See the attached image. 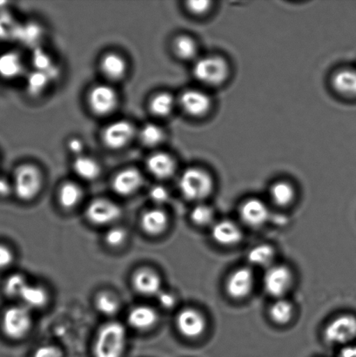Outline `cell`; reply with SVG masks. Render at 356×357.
I'll return each mask as SVG.
<instances>
[{
	"mask_svg": "<svg viewBox=\"0 0 356 357\" xmlns=\"http://www.w3.org/2000/svg\"><path fill=\"white\" fill-rule=\"evenodd\" d=\"M127 344L123 325L111 321L101 327L94 344V357H122Z\"/></svg>",
	"mask_w": 356,
	"mask_h": 357,
	"instance_id": "cell-1",
	"label": "cell"
},
{
	"mask_svg": "<svg viewBox=\"0 0 356 357\" xmlns=\"http://www.w3.org/2000/svg\"><path fill=\"white\" fill-rule=\"evenodd\" d=\"M215 183L211 174L200 167L185 170L179 181V188L185 198L201 202L210 196Z\"/></svg>",
	"mask_w": 356,
	"mask_h": 357,
	"instance_id": "cell-2",
	"label": "cell"
},
{
	"mask_svg": "<svg viewBox=\"0 0 356 357\" xmlns=\"http://www.w3.org/2000/svg\"><path fill=\"white\" fill-rule=\"evenodd\" d=\"M193 72L195 79L203 85L215 87L229 79L230 68L222 56L208 55L195 62Z\"/></svg>",
	"mask_w": 356,
	"mask_h": 357,
	"instance_id": "cell-3",
	"label": "cell"
},
{
	"mask_svg": "<svg viewBox=\"0 0 356 357\" xmlns=\"http://www.w3.org/2000/svg\"><path fill=\"white\" fill-rule=\"evenodd\" d=\"M43 176L38 167L31 164L17 167L13 182V192L21 201L34 199L40 192Z\"/></svg>",
	"mask_w": 356,
	"mask_h": 357,
	"instance_id": "cell-4",
	"label": "cell"
},
{
	"mask_svg": "<svg viewBox=\"0 0 356 357\" xmlns=\"http://www.w3.org/2000/svg\"><path fill=\"white\" fill-rule=\"evenodd\" d=\"M33 325L30 310L22 306H12L3 311L0 326L3 335L10 340H20L29 333Z\"/></svg>",
	"mask_w": 356,
	"mask_h": 357,
	"instance_id": "cell-5",
	"label": "cell"
},
{
	"mask_svg": "<svg viewBox=\"0 0 356 357\" xmlns=\"http://www.w3.org/2000/svg\"><path fill=\"white\" fill-rule=\"evenodd\" d=\"M324 338L327 344L348 346L356 339V317L344 314L334 318L324 330Z\"/></svg>",
	"mask_w": 356,
	"mask_h": 357,
	"instance_id": "cell-6",
	"label": "cell"
},
{
	"mask_svg": "<svg viewBox=\"0 0 356 357\" xmlns=\"http://www.w3.org/2000/svg\"><path fill=\"white\" fill-rule=\"evenodd\" d=\"M294 278L291 268L284 265H272L263 278L265 291L275 299L284 298L292 288Z\"/></svg>",
	"mask_w": 356,
	"mask_h": 357,
	"instance_id": "cell-7",
	"label": "cell"
},
{
	"mask_svg": "<svg viewBox=\"0 0 356 357\" xmlns=\"http://www.w3.org/2000/svg\"><path fill=\"white\" fill-rule=\"evenodd\" d=\"M118 97L113 87L108 85H97L91 89L88 105L93 114L99 116L113 113L116 109Z\"/></svg>",
	"mask_w": 356,
	"mask_h": 357,
	"instance_id": "cell-8",
	"label": "cell"
},
{
	"mask_svg": "<svg viewBox=\"0 0 356 357\" xmlns=\"http://www.w3.org/2000/svg\"><path fill=\"white\" fill-rule=\"evenodd\" d=\"M204 314L194 309H185L178 314L176 326L180 333L188 339L201 337L207 330Z\"/></svg>",
	"mask_w": 356,
	"mask_h": 357,
	"instance_id": "cell-9",
	"label": "cell"
},
{
	"mask_svg": "<svg viewBox=\"0 0 356 357\" xmlns=\"http://www.w3.org/2000/svg\"><path fill=\"white\" fill-rule=\"evenodd\" d=\"M135 129L127 121H117L110 123L102 132V141L107 148L118 150L124 149L134 139Z\"/></svg>",
	"mask_w": 356,
	"mask_h": 357,
	"instance_id": "cell-10",
	"label": "cell"
},
{
	"mask_svg": "<svg viewBox=\"0 0 356 357\" xmlns=\"http://www.w3.org/2000/svg\"><path fill=\"white\" fill-rule=\"evenodd\" d=\"M180 105L185 113L194 118H202L209 114L212 107L211 97L203 91L188 89L180 96Z\"/></svg>",
	"mask_w": 356,
	"mask_h": 357,
	"instance_id": "cell-11",
	"label": "cell"
},
{
	"mask_svg": "<svg viewBox=\"0 0 356 357\" xmlns=\"http://www.w3.org/2000/svg\"><path fill=\"white\" fill-rule=\"evenodd\" d=\"M254 286V273L247 267L235 269L229 276L226 282V293L232 299L235 300L247 298L253 291Z\"/></svg>",
	"mask_w": 356,
	"mask_h": 357,
	"instance_id": "cell-12",
	"label": "cell"
},
{
	"mask_svg": "<svg viewBox=\"0 0 356 357\" xmlns=\"http://www.w3.org/2000/svg\"><path fill=\"white\" fill-rule=\"evenodd\" d=\"M86 217L95 225H107L120 218L121 209L116 203L107 199H97L86 208Z\"/></svg>",
	"mask_w": 356,
	"mask_h": 357,
	"instance_id": "cell-13",
	"label": "cell"
},
{
	"mask_svg": "<svg viewBox=\"0 0 356 357\" xmlns=\"http://www.w3.org/2000/svg\"><path fill=\"white\" fill-rule=\"evenodd\" d=\"M239 213L242 222L254 229L263 226L270 218V211L266 203L256 198H251L244 202L240 206Z\"/></svg>",
	"mask_w": 356,
	"mask_h": 357,
	"instance_id": "cell-14",
	"label": "cell"
},
{
	"mask_svg": "<svg viewBox=\"0 0 356 357\" xmlns=\"http://www.w3.org/2000/svg\"><path fill=\"white\" fill-rule=\"evenodd\" d=\"M142 184V174L134 167L120 171L111 181L113 190L121 196L134 195L141 188Z\"/></svg>",
	"mask_w": 356,
	"mask_h": 357,
	"instance_id": "cell-15",
	"label": "cell"
},
{
	"mask_svg": "<svg viewBox=\"0 0 356 357\" xmlns=\"http://www.w3.org/2000/svg\"><path fill=\"white\" fill-rule=\"evenodd\" d=\"M212 240L224 247L235 246L242 240L243 234L235 222L229 220H219L212 227Z\"/></svg>",
	"mask_w": 356,
	"mask_h": 357,
	"instance_id": "cell-16",
	"label": "cell"
},
{
	"mask_svg": "<svg viewBox=\"0 0 356 357\" xmlns=\"http://www.w3.org/2000/svg\"><path fill=\"white\" fill-rule=\"evenodd\" d=\"M132 285L136 291L141 295L157 296L162 291V279L155 271L150 268H141L132 276Z\"/></svg>",
	"mask_w": 356,
	"mask_h": 357,
	"instance_id": "cell-17",
	"label": "cell"
},
{
	"mask_svg": "<svg viewBox=\"0 0 356 357\" xmlns=\"http://www.w3.org/2000/svg\"><path fill=\"white\" fill-rule=\"evenodd\" d=\"M146 167L152 176L160 180H166L176 173V162L169 153L158 152L149 157Z\"/></svg>",
	"mask_w": 356,
	"mask_h": 357,
	"instance_id": "cell-18",
	"label": "cell"
},
{
	"mask_svg": "<svg viewBox=\"0 0 356 357\" xmlns=\"http://www.w3.org/2000/svg\"><path fill=\"white\" fill-rule=\"evenodd\" d=\"M331 85L339 96L347 99H356V70L343 68L334 73Z\"/></svg>",
	"mask_w": 356,
	"mask_h": 357,
	"instance_id": "cell-19",
	"label": "cell"
},
{
	"mask_svg": "<svg viewBox=\"0 0 356 357\" xmlns=\"http://www.w3.org/2000/svg\"><path fill=\"white\" fill-rule=\"evenodd\" d=\"M127 321L134 330L148 331L158 321V314L149 306H137L128 314Z\"/></svg>",
	"mask_w": 356,
	"mask_h": 357,
	"instance_id": "cell-20",
	"label": "cell"
},
{
	"mask_svg": "<svg viewBox=\"0 0 356 357\" xmlns=\"http://www.w3.org/2000/svg\"><path fill=\"white\" fill-rule=\"evenodd\" d=\"M141 227L146 234L159 236L165 232L169 226V216L160 208L148 210L141 216Z\"/></svg>",
	"mask_w": 356,
	"mask_h": 357,
	"instance_id": "cell-21",
	"label": "cell"
},
{
	"mask_svg": "<svg viewBox=\"0 0 356 357\" xmlns=\"http://www.w3.org/2000/svg\"><path fill=\"white\" fill-rule=\"evenodd\" d=\"M100 69L106 78L111 82H118L125 76L127 65L121 55L111 52L101 59Z\"/></svg>",
	"mask_w": 356,
	"mask_h": 357,
	"instance_id": "cell-22",
	"label": "cell"
},
{
	"mask_svg": "<svg viewBox=\"0 0 356 357\" xmlns=\"http://www.w3.org/2000/svg\"><path fill=\"white\" fill-rule=\"evenodd\" d=\"M270 195L274 204L285 208L294 202L296 197V191L291 182L279 181L271 185Z\"/></svg>",
	"mask_w": 356,
	"mask_h": 357,
	"instance_id": "cell-23",
	"label": "cell"
},
{
	"mask_svg": "<svg viewBox=\"0 0 356 357\" xmlns=\"http://www.w3.org/2000/svg\"><path fill=\"white\" fill-rule=\"evenodd\" d=\"M22 59L16 52H7L0 55V77L6 79H13L23 73Z\"/></svg>",
	"mask_w": 356,
	"mask_h": 357,
	"instance_id": "cell-24",
	"label": "cell"
},
{
	"mask_svg": "<svg viewBox=\"0 0 356 357\" xmlns=\"http://www.w3.org/2000/svg\"><path fill=\"white\" fill-rule=\"evenodd\" d=\"M23 306L31 309H41L47 305L48 294L41 286L28 284L20 297Z\"/></svg>",
	"mask_w": 356,
	"mask_h": 357,
	"instance_id": "cell-25",
	"label": "cell"
},
{
	"mask_svg": "<svg viewBox=\"0 0 356 357\" xmlns=\"http://www.w3.org/2000/svg\"><path fill=\"white\" fill-rule=\"evenodd\" d=\"M72 169L77 176L85 181H94L100 176L101 167L99 162L91 157L82 155L76 157Z\"/></svg>",
	"mask_w": 356,
	"mask_h": 357,
	"instance_id": "cell-26",
	"label": "cell"
},
{
	"mask_svg": "<svg viewBox=\"0 0 356 357\" xmlns=\"http://www.w3.org/2000/svg\"><path fill=\"white\" fill-rule=\"evenodd\" d=\"M275 251L271 245L260 244L250 250L247 254L249 264L256 267L268 268L274 265Z\"/></svg>",
	"mask_w": 356,
	"mask_h": 357,
	"instance_id": "cell-27",
	"label": "cell"
},
{
	"mask_svg": "<svg viewBox=\"0 0 356 357\" xmlns=\"http://www.w3.org/2000/svg\"><path fill=\"white\" fill-rule=\"evenodd\" d=\"M83 192L82 188L75 182H65L59 190V202L63 208L71 209L82 201Z\"/></svg>",
	"mask_w": 356,
	"mask_h": 357,
	"instance_id": "cell-28",
	"label": "cell"
},
{
	"mask_svg": "<svg viewBox=\"0 0 356 357\" xmlns=\"http://www.w3.org/2000/svg\"><path fill=\"white\" fill-rule=\"evenodd\" d=\"M173 52L183 61H191L196 58L199 52L197 42L188 35H180L173 41Z\"/></svg>",
	"mask_w": 356,
	"mask_h": 357,
	"instance_id": "cell-29",
	"label": "cell"
},
{
	"mask_svg": "<svg viewBox=\"0 0 356 357\" xmlns=\"http://www.w3.org/2000/svg\"><path fill=\"white\" fill-rule=\"evenodd\" d=\"M270 317L274 324L286 325L291 323L294 317V306L289 301L279 298L274 301L270 309Z\"/></svg>",
	"mask_w": 356,
	"mask_h": 357,
	"instance_id": "cell-30",
	"label": "cell"
},
{
	"mask_svg": "<svg viewBox=\"0 0 356 357\" xmlns=\"http://www.w3.org/2000/svg\"><path fill=\"white\" fill-rule=\"evenodd\" d=\"M176 102L172 96L169 93H159L150 100V111L155 116L160 118L169 116L173 113Z\"/></svg>",
	"mask_w": 356,
	"mask_h": 357,
	"instance_id": "cell-31",
	"label": "cell"
},
{
	"mask_svg": "<svg viewBox=\"0 0 356 357\" xmlns=\"http://www.w3.org/2000/svg\"><path fill=\"white\" fill-rule=\"evenodd\" d=\"M139 136L143 145L148 148H155L162 144L165 139V132L160 126L148 123L141 129Z\"/></svg>",
	"mask_w": 356,
	"mask_h": 357,
	"instance_id": "cell-32",
	"label": "cell"
},
{
	"mask_svg": "<svg viewBox=\"0 0 356 357\" xmlns=\"http://www.w3.org/2000/svg\"><path fill=\"white\" fill-rule=\"evenodd\" d=\"M192 222L199 227L214 225L215 211L210 206L199 203L190 213Z\"/></svg>",
	"mask_w": 356,
	"mask_h": 357,
	"instance_id": "cell-33",
	"label": "cell"
},
{
	"mask_svg": "<svg viewBox=\"0 0 356 357\" xmlns=\"http://www.w3.org/2000/svg\"><path fill=\"white\" fill-rule=\"evenodd\" d=\"M97 310L106 316H114L120 310V302L116 296L110 292H101L95 300Z\"/></svg>",
	"mask_w": 356,
	"mask_h": 357,
	"instance_id": "cell-34",
	"label": "cell"
},
{
	"mask_svg": "<svg viewBox=\"0 0 356 357\" xmlns=\"http://www.w3.org/2000/svg\"><path fill=\"white\" fill-rule=\"evenodd\" d=\"M29 284L26 279L20 274L10 275L3 283V293L10 298H19L26 286Z\"/></svg>",
	"mask_w": 356,
	"mask_h": 357,
	"instance_id": "cell-35",
	"label": "cell"
},
{
	"mask_svg": "<svg viewBox=\"0 0 356 357\" xmlns=\"http://www.w3.org/2000/svg\"><path fill=\"white\" fill-rule=\"evenodd\" d=\"M49 82V76L45 75V73L41 71H37L31 73L29 77H28L27 82V87L28 91L31 94L40 93L43 92L45 87L47 86V84Z\"/></svg>",
	"mask_w": 356,
	"mask_h": 357,
	"instance_id": "cell-36",
	"label": "cell"
},
{
	"mask_svg": "<svg viewBox=\"0 0 356 357\" xmlns=\"http://www.w3.org/2000/svg\"><path fill=\"white\" fill-rule=\"evenodd\" d=\"M127 239V234L125 230L121 227H114L107 231L105 241L108 246L111 248H120Z\"/></svg>",
	"mask_w": 356,
	"mask_h": 357,
	"instance_id": "cell-37",
	"label": "cell"
},
{
	"mask_svg": "<svg viewBox=\"0 0 356 357\" xmlns=\"http://www.w3.org/2000/svg\"><path fill=\"white\" fill-rule=\"evenodd\" d=\"M186 8L194 16L201 17L206 15L212 8V2L208 0H191L186 3Z\"/></svg>",
	"mask_w": 356,
	"mask_h": 357,
	"instance_id": "cell-38",
	"label": "cell"
},
{
	"mask_svg": "<svg viewBox=\"0 0 356 357\" xmlns=\"http://www.w3.org/2000/svg\"><path fill=\"white\" fill-rule=\"evenodd\" d=\"M150 198L157 204H164L169 202L170 195L169 190L163 185H157L150 189Z\"/></svg>",
	"mask_w": 356,
	"mask_h": 357,
	"instance_id": "cell-39",
	"label": "cell"
},
{
	"mask_svg": "<svg viewBox=\"0 0 356 357\" xmlns=\"http://www.w3.org/2000/svg\"><path fill=\"white\" fill-rule=\"evenodd\" d=\"M13 261V250L7 245L0 243V271L9 268Z\"/></svg>",
	"mask_w": 356,
	"mask_h": 357,
	"instance_id": "cell-40",
	"label": "cell"
},
{
	"mask_svg": "<svg viewBox=\"0 0 356 357\" xmlns=\"http://www.w3.org/2000/svg\"><path fill=\"white\" fill-rule=\"evenodd\" d=\"M33 357H63L61 349L52 345H44L38 348Z\"/></svg>",
	"mask_w": 356,
	"mask_h": 357,
	"instance_id": "cell-41",
	"label": "cell"
},
{
	"mask_svg": "<svg viewBox=\"0 0 356 357\" xmlns=\"http://www.w3.org/2000/svg\"><path fill=\"white\" fill-rule=\"evenodd\" d=\"M16 33V28L9 16H0V38H7Z\"/></svg>",
	"mask_w": 356,
	"mask_h": 357,
	"instance_id": "cell-42",
	"label": "cell"
},
{
	"mask_svg": "<svg viewBox=\"0 0 356 357\" xmlns=\"http://www.w3.org/2000/svg\"><path fill=\"white\" fill-rule=\"evenodd\" d=\"M158 301L164 309L169 310L176 306V298L172 293L160 291L158 295Z\"/></svg>",
	"mask_w": 356,
	"mask_h": 357,
	"instance_id": "cell-43",
	"label": "cell"
},
{
	"mask_svg": "<svg viewBox=\"0 0 356 357\" xmlns=\"http://www.w3.org/2000/svg\"><path fill=\"white\" fill-rule=\"evenodd\" d=\"M69 151L75 155L77 157L82 156L84 150H85V144L82 139L79 138H72L68 142Z\"/></svg>",
	"mask_w": 356,
	"mask_h": 357,
	"instance_id": "cell-44",
	"label": "cell"
},
{
	"mask_svg": "<svg viewBox=\"0 0 356 357\" xmlns=\"http://www.w3.org/2000/svg\"><path fill=\"white\" fill-rule=\"evenodd\" d=\"M12 192H13V184H10L6 178L0 177V197H8Z\"/></svg>",
	"mask_w": 356,
	"mask_h": 357,
	"instance_id": "cell-45",
	"label": "cell"
},
{
	"mask_svg": "<svg viewBox=\"0 0 356 357\" xmlns=\"http://www.w3.org/2000/svg\"><path fill=\"white\" fill-rule=\"evenodd\" d=\"M337 357H356V344H352L345 346L341 349Z\"/></svg>",
	"mask_w": 356,
	"mask_h": 357,
	"instance_id": "cell-46",
	"label": "cell"
}]
</instances>
